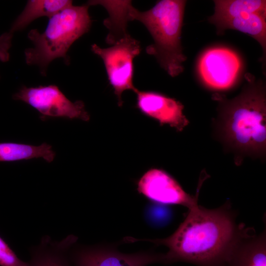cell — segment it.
<instances>
[{
  "instance_id": "6da1fadb",
  "label": "cell",
  "mask_w": 266,
  "mask_h": 266,
  "mask_svg": "<svg viewBox=\"0 0 266 266\" xmlns=\"http://www.w3.org/2000/svg\"><path fill=\"white\" fill-rule=\"evenodd\" d=\"M229 203L207 209L198 204L189 209L184 220L170 236L163 239L126 237V242L145 241L166 246L164 263L184 262L198 266H225L250 229L237 224Z\"/></svg>"
},
{
  "instance_id": "7a4b0ae2",
  "label": "cell",
  "mask_w": 266,
  "mask_h": 266,
  "mask_svg": "<svg viewBox=\"0 0 266 266\" xmlns=\"http://www.w3.org/2000/svg\"><path fill=\"white\" fill-rule=\"evenodd\" d=\"M231 100L216 94L220 102V131L225 143L241 154L261 155L266 145V98L263 81L252 75Z\"/></svg>"
},
{
  "instance_id": "3957f363",
  "label": "cell",
  "mask_w": 266,
  "mask_h": 266,
  "mask_svg": "<svg viewBox=\"0 0 266 266\" xmlns=\"http://www.w3.org/2000/svg\"><path fill=\"white\" fill-rule=\"evenodd\" d=\"M123 11L125 20H137L150 33L154 42L147 46L146 53L153 56L160 66L171 77L184 70L186 57L183 52L181 36L186 0H161L151 9L140 11L125 0Z\"/></svg>"
},
{
  "instance_id": "277c9868",
  "label": "cell",
  "mask_w": 266,
  "mask_h": 266,
  "mask_svg": "<svg viewBox=\"0 0 266 266\" xmlns=\"http://www.w3.org/2000/svg\"><path fill=\"white\" fill-rule=\"evenodd\" d=\"M88 7L87 4L71 5L49 18L43 32L31 30L28 37L33 47L25 51L26 64L37 66L43 76H46L49 65L56 59L63 58L68 64L67 53L70 46L91 27Z\"/></svg>"
},
{
  "instance_id": "5b68a950",
  "label": "cell",
  "mask_w": 266,
  "mask_h": 266,
  "mask_svg": "<svg viewBox=\"0 0 266 266\" xmlns=\"http://www.w3.org/2000/svg\"><path fill=\"white\" fill-rule=\"evenodd\" d=\"M109 47L101 48L96 44L91 50L102 60L110 85L114 90L118 105L122 106V95L127 90L134 92L133 60L141 51L140 42L127 33Z\"/></svg>"
},
{
  "instance_id": "8992f818",
  "label": "cell",
  "mask_w": 266,
  "mask_h": 266,
  "mask_svg": "<svg viewBox=\"0 0 266 266\" xmlns=\"http://www.w3.org/2000/svg\"><path fill=\"white\" fill-rule=\"evenodd\" d=\"M13 99L33 107L41 114L42 119L63 117L88 121L90 118L83 101H71L54 84L33 87L23 86L13 95Z\"/></svg>"
},
{
  "instance_id": "52a82bcc",
  "label": "cell",
  "mask_w": 266,
  "mask_h": 266,
  "mask_svg": "<svg viewBox=\"0 0 266 266\" xmlns=\"http://www.w3.org/2000/svg\"><path fill=\"white\" fill-rule=\"evenodd\" d=\"M241 68V62L238 55L224 47L206 50L198 63L199 73L203 82L218 90L231 88L236 82Z\"/></svg>"
},
{
  "instance_id": "ba28073f",
  "label": "cell",
  "mask_w": 266,
  "mask_h": 266,
  "mask_svg": "<svg viewBox=\"0 0 266 266\" xmlns=\"http://www.w3.org/2000/svg\"><path fill=\"white\" fill-rule=\"evenodd\" d=\"M138 192L154 202L180 205L188 209L198 204L199 191L193 196L187 193L180 184L165 170L151 168L137 182Z\"/></svg>"
},
{
  "instance_id": "9c48e42d",
  "label": "cell",
  "mask_w": 266,
  "mask_h": 266,
  "mask_svg": "<svg viewBox=\"0 0 266 266\" xmlns=\"http://www.w3.org/2000/svg\"><path fill=\"white\" fill-rule=\"evenodd\" d=\"M134 93L136 107L144 116L179 132L188 125V120L183 112L184 106L179 101L155 91L137 89Z\"/></svg>"
},
{
  "instance_id": "30bf717a",
  "label": "cell",
  "mask_w": 266,
  "mask_h": 266,
  "mask_svg": "<svg viewBox=\"0 0 266 266\" xmlns=\"http://www.w3.org/2000/svg\"><path fill=\"white\" fill-rule=\"evenodd\" d=\"M75 266H146L163 263L164 255L150 252L124 254L113 248L85 247L72 255Z\"/></svg>"
},
{
  "instance_id": "8fae6325",
  "label": "cell",
  "mask_w": 266,
  "mask_h": 266,
  "mask_svg": "<svg viewBox=\"0 0 266 266\" xmlns=\"http://www.w3.org/2000/svg\"><path fill=\"white\" fill-rule=\"evenodd\" d=\"M77 240V237L73 235L60 241H53L49 236H43L38 244L32 248L27 266H70L67 254Z\"/></svg>"
},
{
  "instance_id": "7c38bea8",
  "label": "cell",
  "mask_w": 266,
  "mask_h": 266,
  "mask_svg": "<svg viewBox=\"0 0 266 266\" xmlns=\"http://www.w3.org/2000/svg\"><path fill=\"white\" fill-rule=\"evenodd\" d=\"M218 33L226 30H234L247 34L260 44L263 50L262 62L265 64L266 54V14L243 13L216 27Z\"/></svg>"
},
{
  "instance_id": "4fadbf2b",
  "label": "cell",
  "mask_w": 266,
  "mask_h": 266,
  "mask_svg": "<svg viewBox=\"0 0 266 266\" xmlns=\"http://www.w3.org/2000/svg\"><path fill=\"white\" fill-rule=\"evenodd\" d=\"M266 233L250 234L236 246L225 266H266Z\"/></svg>"
},
{
  "instance_id": "5bb4252c",
  "label": "cell",
  "mask_w": 266,
  "mask_h": 266,
  "mask_svg": "<svg viewBox=\"0 0 266 266\" xmlns=\"http://www.w3.org/2000/svg\"><path fill=\"white\" fill-rule=\"evenodd\" d=\"M72 5L69 0H30L21 14L11 25L10 33L22 30L36 19L46 16L49 18L65 8Z\"/></svg>"
},
{
  "instance_id": "9a60e30c",
  "label": "cell",
  "mask_w": 266,
  "mask_h": 266,
  "mask_svg": "<svg viewBox=\"0 0 266 266\" xmlns=\"http://www.w3.org/2000/svg\"><path fill=\"white\" fill-rule=\"evenodd\" d=\"M214 13L208 21L217 27L243 13L266 14V1L263 0H214Z\"/></svg>"
},
{
  "instance_id": "2e32d148",
  "label": "cell",
  "mask_w": 266,
  "mask_h": 266,
  "mask_svg": "<svg viewBox=\"0 0 266 266\" xmlns=\"http://www.w3.org/2000/svg\"><path fill=\"white\" fill-rule=\"evenodd\" d=\"M55 155L52 146L46 143L38 146L15 142L0 143V162L42 158L50 163L54 160Z\"/></svg>"
},
{
  "instance_id": "e0dca14e",
  "label": "cell",
  "mask_w": 266,
  "mask_h": 266,
  "mask_svg": "<svg viewBox=\"0 0 266 266\" xmlns=\"http://www.w3.org/2000/svg\"><path fill=\"white\" fill-rule=\"evenodd\" d=\"M0 266H27V262L20 259L8 244L0 236Z\"/></svg>"
},
{
  "instance_id": "ac0fdd59",
  "label": "cell",
  "mask_w": 266,
  "mask_h": 266,
  "mask_svg": "<svg viewBox=\"0 0 266 266\" xmlns=\"http://www.w3.org/2000/svg\"><path fill=\"white\" fill-rule=\"evenodd\" d=\"M13 33L6 32L0 35V60L3 62L9 59V50L11 46Z\"/></svg>"
}]
</instances>
